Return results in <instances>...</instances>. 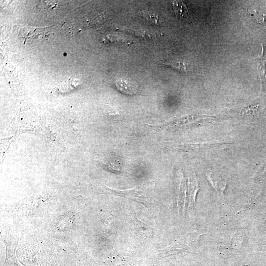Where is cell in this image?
I'll return each instance as SVG.
<instances>
[{"label":"cell","instance_id":"obj_3","mask_svg":"<svg viewBox=\"0 0 266 266\" xmlns=\"http://www.w3.org/2000/svg\"><path fill=\"white\" fill-rule=\"evenodd\" d=\"M173 4L176 17L180 19H184L188 16L187 7L182 2H174Z\"/></svg>","mask_w":266,"mask_h":266},{"label":"cell","instance_id":"obj_6","mask_svg":"<svg viewBox=\"0 0 266 266\" xmlns=\"http://www.w3.org/2000/svg\"><path fill=\"white\" fill-rule=\"evenodd\" d=\"M182 201L184 202L185 208L186 202V188L185 181L184 179H181L179 197V202L181 204Z\"/></svg>","mask_w":266,"mask_h":266},{"label":"cell","instance_id":"obj_2","mask_svg":"<svg viewBox=\"0 0 266 266\" xmlns=\"http://www.w3.org/2000/svg\"><path fill=\"white\" fill-rule=\"evenodd\" d=\"M117 89L122 93L128 95H134L136 93V89L125 79L119 78L115 82Z\"/></svg>","mask_w":266,"mask_h":266},{"label":"cell","instance_id":"obj_1","mask_svg":"<svg viewBox=\"0 0 266 266\" xmlns=\"http://www.w3.org/2000/svg\"><path fill=\"white\" fill-rule=\"evenodd\" d=\"M209 118V116H187L179 117L173 118L170 120L165 122L161 124H146L149 126L153 128L156 131H160L166 128L176 127L184 125H187L194 122L198 121L203 119Z\"/></svg>","mask_w":266,"mask_h":266},{"label":"cell","instance_id":"obj_5","mask_svg":"<svg viewBox=\"0 0 266 266\" xmlns=\"http://www.w3.org/2000/svg\"><path fill=\"white\" fill-rule=\"evenodd\" d=\"M163 64L165 66L171 67L179 72H187L188 71L186 68V65L184 62H173L168 63H164Z\"/></svg>","mask_w":266,"mask_h":266},{"label":"cell","instance_id":"obj_8","mask_svg":"<svg viewBox=\"0 0 266 266\" xmlns=\"http://www.w3.org/2000/svg\"><path fill=\"white\" fill-rule=\"evenodd\" d=\"M259 22L261 24L266 26V14H263L259 18Z\"/></svg>","mask_w":266,"mask_h":266},{"label":"cell","instance_id":"obj_7","mask_svg":"<svg viewBox=\"0 0 266 266\" xmlns=\"http://www.w3.org/2000/svg\"><path fill=\"white\" fill-rule=\"evenodd\" d=\"M141 13H142V16L150 23L153 24H157L158 19L157 15L153 12H150V11H143L141 12Z\"/></svg>","mask_w":266,"mask_h":266},{"label":"cell","instance_id":"obj_4","mask_svg":"<svg viewBox=\"0 0 266 266\" xmlns=\"http://www.w3.org/2000/svg\"><path fill=\"white\" fill-rule=\"evenodd\" d=\"M190 198L191 203H195L196 196L199 189L198 182L196 178L192 177L189 180Z\"/></svg>","mask_w":266,"mask_h":266}]
</instances>
